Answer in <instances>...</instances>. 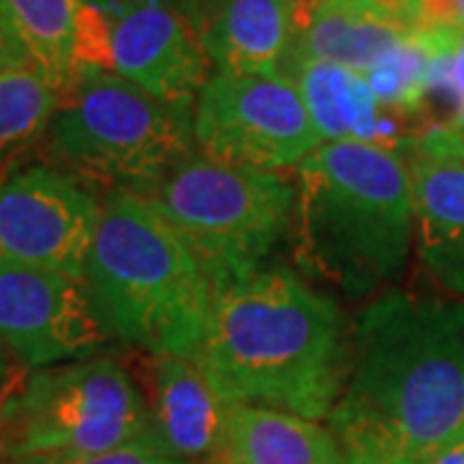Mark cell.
I'll return each instance as SVG.
<instances>
[{"mask_svg":"<svg viewBox=\"0 0 464 464\" xmlns=\"http://www.w3.org/2000/svg\"><path fill=\"white\" fill-rule=\"evenodd\" d=\"M109 341L83 282L0 258V348L26 369L96 359Z\"/></svg>","mask_w":464,"mask_h":464,"instance_id":"8fae6325","label":"cell"},{"mask_svg":"<svg viewBox=\"0 0 464 464\" xmlns=\"http://www.w3.org/2000/svg\"><path fill=\"white\" fill-rule=\"evenodd\" d=\"M101 11L109 21L111 72L168 103H197L215 72L197 0H111Z\"/></svg>","mask_w":464,"mask_h":464,"instance_id":"30bf717a","label":"cell"},{"mask_svg":"<svg viewBox=\"0 0 464 464\" xmlns=\"http://www.w3.org/2000/svg\"><path fill=\"white\" fill-rule=\"evenodd\" d=\"M297 258L343 297L398 282L415 240L411 168L398 150L323 142L297 168Z\"/></svg>","mask_w":464,"mask_h":464,"instance_id":"3957f363","label":"cell"},{"mask_svg":"<svg viewBox=\"0 0 464 464\" xmlns=\"http://www.w3.org/2000/svg\"><path fill=\"white\" fill-rule=\"evenodd\" d=\"M194 359L230 405L323 420L343 392L351 338L335 299L264 266L217 292Z\"/></svg>","mask_w":464,"mask_h":464,"instance_id":"7a4b0ae2","label":"cell"},{"mask_svg":"<svg viewBox=\"0 0 464 464\" xmlns=\"http://www.w3.org/2000/svg\"><path fill=\"white\" fill-rule=\"evenodd\" d=\"M343 464H426L464 431V302L387 292L353 335L328 415Z\"/></svg>","mask_w":464,"mask_h":464,"instance_id":"6da1fadb","label":"cell"},{"mask_svg":"<svg viewBox=\"0 0 464 464\" xmlns=\"http://www.w3.org/2000/svg\"><path fill=\"white\" fill-rule=\"evenodd\" d=\"M60 99L63 93L34 65L0 70V181L44 142Z\"/></svg>","mask_w":464,"mask_h":464,"instance_id":"d6986e66","label":"cell"},{"mask_svg":"<svg viewBox=\"0 0 464 464\" xmlns=\"http://www.w3.org/2000/svg\"><path fill=\"white\" fill-rule=\"evenodd\" d=\"M50 166L109 194L155 197L168 173L197 152L194 106L168 103L109 70L67 88L44 134Z\"/></svg>","mask_w":464,"mask_h":464,"instance_id":"5b68a950","label":"cell"},{"mask_svg":"<svg viewBox=\"0 0 464 464\" xmlns=\"http://www.w3.org/2000/svg\"><path fill=\"white\" fill-rule=\"evenodd\" d=\"M413 36L415 32L372 0H331L299 18L292 54L369 72L387 63Z\"/></svg>","mask_w":464,"mask_h":464,"instance_id":"e0dca14e","label":"cell"},{"mask_svg":"<svg viewBox=\"0 0 464 464\" xmlns=\"http://www.w3.org/2000/svg\"><path fill=\"white\" fill-rule=\"evenodd\" d=\"M148 405L158 449L179 462L215 454L230 405L194 356H148Z\"/></svg>","mask_w":464,"mask_h":464,"instance_id":"5bb4252c","label":"cell"},{"mask_svg":"<svg viewBox=\"0 0 464 464\" xmlns=\"http://www.w3.org/2000/svg\"><path fill=\"white\" fill-rule=\"evenodd\" d=\"M124 447L158 449V439L145 390L111 356L29 369L0 390L3 464Z\"/></svg>","mask_w":464,"mask_h":464,"instance_id":"8992f818","label":"cell"},{"mask_svg":"<svg viewBox=\"0 0 464 464\" xmlns=\"http://www.w3.org/2000/svg\"><path fill=\"white\" fill-rule=\"evenodd\" d=\"M88 3H93V5H99V8H103V5H109L111 0H88Z\"/></svg>","mask_w":464,"mask_h":464,"instance_id":"4316f807","label":"cell"},{"mask_svg":"<svg viewBox=\"0 0 464 464\" xmlns=\"http://www.w3.org/2000/svg\"><path fill=\"white\" fill-rule=\"evenodd\" d=\"M18 65H32V63H29L26 52L21 47V42L16 39V34L11 32L5 18L0 16V70Z\"/></svg>","mask_w":464,"mask_h":464,"instance_id":"603a6c76","label":"cell"},{"mask_svg":"<svg viewBox=\"0 0 464 464\" xmlns=\"http://www.w3.org/2000/svg\"><path fill=\"white\" fill-rule=\"evenodd\" d=\"M29 63L65 93L91 70L111 72L109 21L88 0H0Z\"/></svg>","mask_w":464,"mask_h":464,"instance_id":"7c38bea8","label":"cell"},{"mask_svg":"<svg viewBox=\"0 0 464 464\" xmlns=\"http://www.w3.org/2000/svg\"><path fill=\"white\" fill-rule=\"evenodd\" d=\"M372 3L415 34L454 29L449 0H372Z\"/></svg>","mask_w":464,"mask_h":464,"instance_id":"44dd1931","label":"cell"},{"mask_svg":"<svg viewBox=\"0 0 464 464\" xmlns=\"http://www.w3.org/2000/svg\"><path fill=\"white\" fill-rule=\"evenodd\" d=\"M188 464H194V462H188Z\"/></svg>","mask_w":464,"mask_h":464,"instance_id":"83f0119b","label":"cell"},{"mask_svg":"<svg viewBox=\"0 0 464 464\" xmlns=\"http://www.w3.org/2000/svg\"><path fill=\"white\" fill-rule=\"evenodd\" d=\"M11 380H14V377H11V364H8V356H5V353H3V348H0V390H3V387H5V384H8Z\"/></svg>","mask_w":464,"mask_h":464,"instance_id":"484cf974","label":"cell"},{"mask_svg":"<svg viewBox=\"0 0 464 464\" xmlns=\"http://www.w3.org/2000/svg\"><path fill=\"white\" fill-rule=\"evenodd\" d=\"M152 199L181 232L217 295L264 268L295 219L297 186L284 173L194 152L168 173Z\"/></svg>","mask_w":464,"mask_h":464,"instance_id":"52a82bcc","label":"cell"},{"mask_svg":"<svg viewBox=\"0 0 464 464\" xmlns=\"http://www.w3.org/2000/svg\"><path fill=\"white\" fill-rule=\"evenodd\" d=\"M5 464H188L170 459L152 447H124L101 454H83V457H32Z\"/></svg>","mask_w":464,"mask_h":464,"instance_id":"7402d4cb","label":"cell"},{"mask_svg":"<svg viewBox=\"0 0 464 464\" xmlns=\"http://www.w3.org/2000/svg\"><path fill=\"white\" fill-rule=\"evenodd\" d=\"M282 70L297 85L323 142H366L398 152L408 148L413 127L382 103L364 72L295 54Z\"/></svg>","mask_w":464,"mask_h":464,"instance_id":"4fadbf2b","label":"cell"},{"mask_svg":"<svg viewBox=\"0 0 464 464\" xmlns=\"http://www.w3.org/2000/svg\"><path fill=\"white\" fill-rule=\"evenodd\" d=\"M449 8H451V26L464 29V0H449Z\"/></svg>","mask_w":464,"mask_h":464,"instance_id":"cb8c5ba5","label":"cell"},{"mask_svg":"<svg viewBox=\"0 0 464 464\" xmlns=\"http://www.w3.org/2000/svg\"><path fill=\"white\" fill-rule=\"evenodd\" d=\"M431 42V88L420 130L439 124L464 137V29H436Z\"/></svg>","mask_w":464,"mask_h":464,"instance_id":"ffe728a7","label":"cell"},{"mask_svg":"<svg viewBox=\"0 0 464 464\" xmlns=\"http://www.w3.org/2000/svg\"><path fill=\"white\" fill-rule=\"evenodd\" d=\"M325 3H331V0H295V5H297V26H299V18L307 16L310 11H315V8L325 5Z\"/></svg>","mask_w":464,"mask_h":464,"instance_id":"d4e9b609","label":"cell"},{"mask_svg":"<svg viewBox=\"0 0 464 464\" xmlns=\"http://www.w3.org/2000/svg\"><path fill=\"white\" fill-rule=\"evenodd\" d=\"M101 212L99 191L81 179L50 163L18 168L0 181V258L83 282Z\"/></svg>","mask_w":464,"mask_h":464,"instance_id":"9c48e42d","label":"cell"},{"mask_svg":"<svg viewBox=\"0 0 464 464\" xmlns=\"http://www.w3.org/2000/svg\"><path fill=\"white\" fill-rule=\"evenodd\" d=\"M197 152L219 163L284 173L323 140L284 72H212L194 103Z\"/></svg>","mask_w":464,"mask_h":464,"instance_id":"ba28073f","label":"cell"},{"mask_svg":"<svg viewBox=\"0 0 464 464\" xmlns=\"http://www.w3.org/2000/svg\"><path fill=\"white\" fill-rule=\"evenodd\" d=\"M405 160L413 186L418 258L433 282L464 302V160Z\"/></svg>","mask_w":464,"mask_h":464,"instance_id":"2e32d148","label":"cell"},{"mask_svg":"<svg viewBox=\"0 0 464 464\" xmlns=\"http://www.w3.org/2000/svg\"><path fill=\"white\" fill-rule=\"evenodd\" d=\"M209 464H343V454L320 420L235 405Z\"/></svg>","mask_w":464,"mask_h":464,"instance_id":"ac0fdd59","label":"cell"},{"mask_svg":"<svg viewBox=\"0 0 464 464\" xmlns=\"http://www.w3.org/2000/svg\"><path fill=\"white\" fill-rule=\"evenodd\" d=\"M83 286L111 341L148 356H197L215 289L155 199L106 194Z\"/></svg>","mask_w":464,"mask_h":464,"instance_id":"277c9868","label":"cell"},{"mask_svg":"<svg viewBox=\"0 0 464 464\" xmlns=\"http://www.w3.org/2000/svg\"><path fill=\"white\" fill-rule=\"evenodd\" d=\"M295 42V0H215L204 11V47L215 72H276Z\"/></svg>","mask_w":464,"mask_h":464,"instance_id":"9a60e30c","label":"cell"}]
</instances>
